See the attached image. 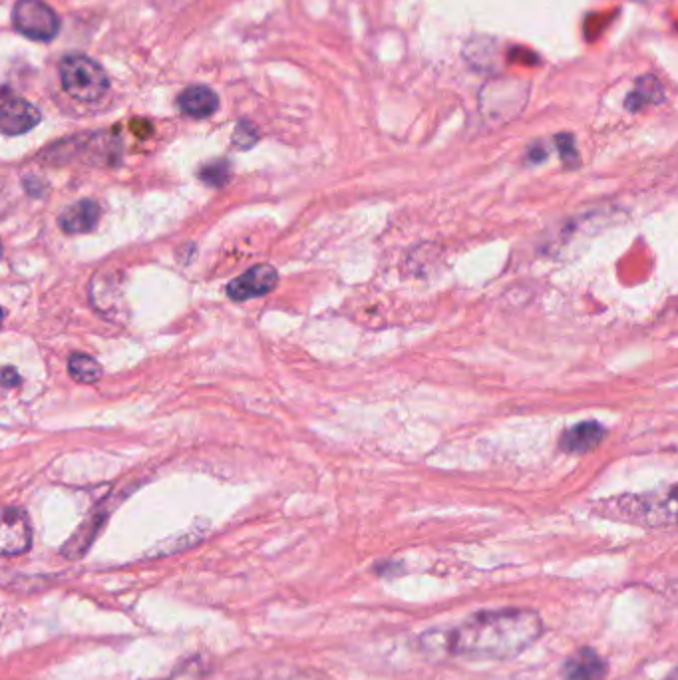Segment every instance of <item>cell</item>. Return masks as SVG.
<instances>
[{
  "label": "cell",
  "instance_id": "cell-1",
  "mask_svg": "<svg viewBox=\"0 0 678 680\" xmlns=\"http://www.w3.org/2000/svg\"><path fill=\"white\" fill-rule=\"evenodd\" d=\"M543 635V621L529 609L480 611L446 633L444 649L470 659H513Z\"/></svg>",
  "mask_w": 678,
  "mask_h": 680
},
{
  "label": "cell",
  "instance_id": "cell-2",
  "mask_svg": "<svg viewBox=\"0 0 678 680\" xmlns=\"http://www.w3.org/2000/svg\"><path fill=\"white\" fill-rule=\"evenodd\" d=\"M607 515L647 527L678 525V484L607 502Z\"/></svg>",
  "mask_w": 678,
  "mask_h": 680
},
{
  "label": "cell",
  "instance_id": "cell-3",
  "mask_svg": "<svg viewBox=\"0 0 678 680\" xmlns=\"http://www.w3.org/2000/svg\"><path fill=\"white\" fill-rule=\"evenodd\" d=\"M60 80L66 94L84 104L98 102L110 88L106 70L86 54L64 56L60 62Z\"/></svg>",
  "mask_w": 678,
  "mask_h": 680
},
{
  "label": "cell",
  "instance_id": "cell-4",
  "mask_svg": "<svg viewBox=\"0 0 678 680\" xmlns=\"http://www.w3.org/2000/svg\"><path fill=\"white\" fill-rule=\"evenodd\" d=\"M529 96V84L511 76L490 80L480 96L482 114L498 124L513 120L525 106Z\"/></svg>",
  "mask_w": 678,
  "mask_h": 680
},
{
  "label": "cell",
  "instance_id": "cell-5",
  "mask_svg": "<svg viewBox=\"0 0 678 680\" xmlns=\"http://www.w3.org/2000/svg\"><path fill=\"white\" fill-rule=\"evenodd\" d=\"M14 28L36 42H50L60 32V18L42 0H18L12 10Z\"/></svg>",
  "mask_w": 678,
  "mask_h": 680
},
{
  "label": "cell",
  "instance_id": "cell-6",
  "mask_svg": "<svg viewBox=\"0 0 678 680\" xmlns=\"http://www.w3.org/2000/svg\"><path fill=\"white\" fill-rule=\"evenodd\" d=\"M40 118V112L30 102L4 88L0 106V128L4 136L26 134L40 124Z\"/></svg>",
  "mask_w": 678,
  "mask_h": 680
},
{
  "label": "cell",
  "instance_id": "cell-7",
  "mask_svg": "<svg viewBox=\"0 0 678 680\" xmlns=\"http://www.w3.org/2000/svg\"><path fill=\"white\" fill-rule=\"evenodd\" d=\"M32 547V527L28 515L20 508H4L0 549L4 557H16Z\"/></svg>",
  "mask_w": 678,
  "mask_h": 680
},
{
  "label": "cell",
  "instance_id": "cell-8",
  "mask_svg": "<svg viewBox=\"0 0 678 680\" xmlns=\"http://www.w3.org/2000/svg\"><path fill=\"white\" fill-rule=\"evenodd\" d=\"M279 285V273L271 265L251 267L247 273L237 277L227 285V295L233 301H249L253 297H263L275 291Z\"/></svg>",
  "mask_w": 678,
  "mask_h": 680
},
{
  "label": "cell",
  "instance_id": "cell-9",
  "mask_svg": "<svg viewBox=\"0 0 678 680\" xmlns=\"http://www.w3.org/2000/svg\"><path fill=\"white\" fill-rule=\"evenodd\" d=\"M464 56L468 64L484 74H496L502 64L500 42L490 36H476L466 42Z\"/></svg>",
  "mask_w": 678,
  "mask_h": 680
},
{
  "label": "cell",
  "instance_id": "cell-10",
  "mask_svg": "<svg viewBox=\"0 0 678 680\" xmlns=\"http://www.w3.org/2000/svg\"><path fill=\"white\" fill-rule=\"evenodd\" d=\"M565 680H603L607 677V663L593 649H579L561 669Z\"/></svg>",
  "mask_w": 678,
  "mask_h": 680
},
{
  "label": "cell",
  "instance_id": "cell-11",
  "mask_svg": "<svg viewBox=\"0 0 678 680\" xmlns=\"http://www.w3.org/2000/svg\"><path fill=\"white\" fill-rule=\"evenodd\" d=\"M605 438V428L595 422H581L575 424L573 428L565 430L561 436V450H565L567 454H587L593 448H597Z\"/></svg>",
  "mask_w": 678,
  "mask_h": 680
},
{
  "label": "cell",
  "instance_id": "cell-12",
  "mask_svg": "<svg viewBox=\"0 0 678 680\" xmlns=\"http://www.w3.org/2000/svg\"><path fill=\"white\" fill-rule=\"evenodd\" d=\"M177 106H179V110L185 116L195 118V120H203V118H209V116H213L217 112L219 98H217V94L211 88L195 84V86L185 88L179 94Z\"/></svg>",
  "mask_w": 678,
  "mask_h": 680
},
{
  "label": "cell",
  "instance_id": "cell-13",
  "mask_svg": "<svg viewBox=\"0 0 678 680\" xmlns=\"http://www.w3.org/2000/svg\"><path fill=\"white\" fill-rule=\"evenodd\" d=\"M100 221V205L94 199H82L70 207H66L58 219L62 231L76 235V233H90Z\"/></svg>",
  "mask_w": 678,
  "mask_h": 680
},
{
  "label": "cell",
  "instance_id": "cell-14",
  "mask_svg": "<svg viewBox=\"0 0 678 680\" xmlns=\"http://www.w3.org/2000/svg\"><path fill=\"white\" fill-rule=\"evenodd\" d=\"M665 100L663 84L655 76H641L633 88V92L625 100V108L629 112H639L647 106L661 104Z\"/></svg>",
  "mask_w": 678,
  "mask_h": 680
},
{
  "label": "cell",
  "instance_id": "cell-15",
  "mask_svg": "<svg viewBox=\"0 0 678 680\" xmlns=\"http://www.w3.org/2000/svg\"><path fill=\"white\" fill-rule=\"evenodd\" d=\"M68 372L82 384H94L102 378V366L90 354H72L68 360Z\"/></svg>",
  "mask_w": 678,
  "mask_h": 680
},
{
  "label": "cell",
  "instance_id": "cell-16",
  "mask_svg": "<svg viewBox=\"0 0 678 680\" xmlns=\"http://www.w3.org/2000/svg\"><path fill=\"white\" fill-rule=\"evenodd\" d=\"M229 162L225 160H219V162H213V164H207L203 170H201V179L213 187H219L223 183H227L229 179Z\"/></svg>",
  "mask_w": 678,
  "mask_h": 680
},
{
  "label": "cell",
  "instance_id": "cell-17",
  "mask_svg": "<svg viewBox=\"0 0 678 680\" xmlns=\"http://www.w3.org/2000/svg\"><path fill=\"white\" fill-rule=\"evenodd\" d=\"M259 140V132L253 124L249 122H239L237 128H235V134H233V144L241 150H249L257 144Z\"/></svg>",
  "mask_w": 678,
  "mask_h": 680
},
{
  "label": "cell",
  "instance_id": "cell-18",
  "mask_svg": "<svg viewBox=\"0 0 678 680\" xmlns=\"http://www.w3.org/2000/svg\"><path fill=\"white\" fill-rule=\"evenodd\" d=\"M555 144H557V150L561 154V160L567 168H577L579 166V154L575 150V140L573 136L569 134H561L555 138Z\"/></svg>",
  "mask_w": 678,
  "mask_h": 680
},
{
  "label": "cell",
  "instance_id": "cell-19",
  "mask_svg": "<svg viewBox=\"0 0 678 680\" xmlns=\"http://www.w3.org/2000/svg\"><path fill=\"white\" fill-rule=\"evenodd\" d=\"M203 677V663L199 659H189L187 663L179 665L177 671H173L170 679L166 680H201Z\"/></svg>",
  "mask_w": 678,
  "mask_h": 680
},
{
  "label": "cell",
  "instance_id": "cell-20",
  "mask_svg": "<svg viewBox=\"0 0 678 680\" xmlns=\"http://www.w3.org/2000/svg\"><path fill=\"white\" fill-rule=\"evenodd\" d=\"M18 382H20V376L16 374V370L10 368V366H6L4 372H2V386H4V388H12V386L18 384Z\"/></svg>",
  "mask_w": 678,
  "mask_h": 680
},
{
  "label": "cell",
  "instance_id": "cell-21",
  "mask_svg": "<svg viewBox=\"0 0 678 680\" xmlns=\"http://www.w3.org/2000/svg\"><path fill=\"white\" fill-rule=\"evenodd\" d=\"M665 680H678V669H675V671H673V673Z\"/></svg>",
  "mask_w": 678,
  "mask_h": 680
}]
</instances>
